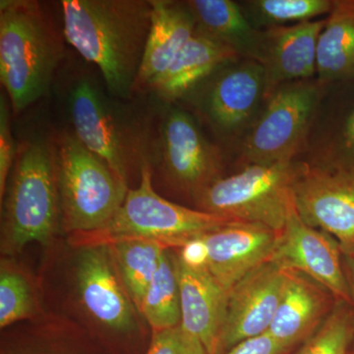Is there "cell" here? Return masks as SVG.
<instances>
[{
	"mask_svg": "<svg viewBox=\"0 0 354 354\" xmlns=\"http://www.w3.org/2000/svg\"><path fill=\"white\" fill-rule=\"evenodd\" d=\"M65 39L101 70L109 92L130 97L151 29L150 0H64Z\"/></svg>",
	"mask_w": 354,
	"mask_h": 354,
	"instance_id": "cell-1",
	"label": "cell"
},
{
	"mask_svg": "<svg viewBox=\"0 0 354 354\" xmlns=\"http://www.w3.org/2000/svg\"><path fill=\"white\" fill-rule=\"evenodd\" d=\"M64 51L62 36L39 1H0V81L14 114L50 91Z\"/></svg>",
	"mask_w": 354,
	"mask_h": 354,
	"instance_id": "cell-2",
	"label": "cell"
},
{
	"mask_svg": "<svg viewBox=\"0 0 354 354\" xmlns=\"http://www.w3.org/2000/svg\"><path fill=\"white\" fill-rule=\"evenodd\" d=\"M6 194L4 252H20L32 242L48 245L62 218L53 143L37 139L18 147Z\"/></svg>",
	"mask_w": 354,
	"mask_h": 354,
	"instance_id": "cell-3",
	"label": "cell"
},
{
	"mask_svg": "<svg viewBox=\"0 0 354 354\" xmlns=\"http://www.w3.org/2000/svg\"><path fill=\"white\" fill-rule=\"evenodd\" d=\"M53 145L65 228L80 234L104 230L124 201L127 183L75 135L64 133Z\"/></svg>",
	"mask_w": 354,
	"mask_h": 354,
	"instance_id": "cell-4",
	"label": "cell"
},
{
	"mask_svg": "<svg viewBox=\"0 0 354 354\" xmlns=\"http://www.w3.org/2000/svg\"><path fill=\"white\" fill-rule=\"evenodd\" d=\"M140 177L138 187L128 189L124 201L108 227L85 234L90 235L88 241H97L91 244L138 239L160 242L167 248H180L188 241L232 221L160 196L153 189L148 165H142Z\"/></svg>",
	"mask_w": 354,
	"mask_h": 354,
	"instance_id": "cell-5",
	"label": "cell"
},
{
	"mask_svg": "<svg viewBox=\"0 0 354 354\" xmlns=\"http://www.w3.org/2000/svg\"><path fill=\"white\" fill-rule=\"evenodd\" d=\"M295 171L297 160L246 165L209 184L197 197L198 207L228 220L260 223L279 234L295 208Z\"/></svg>",
	"mask_w": 354,
	"mask_h": 354,
	"instance_id": "cell-6",
	"label": "cell"
},
{
	"mask_svg": "<svg viewBox=\"0 0 354 354\" xmlns=\"http://www.w3.org/2000/svg\"><path fill=\"white\" fill-rule=\"evenodd\" d=\"M323 91L324 85L316 77L274 88L242 140L241 167L297 160L304 152Z\"/></svg>",
	"mask_w": 354,
	"mask_h": 354,
	"instance_id": "cell-7",
	"label": "cell"
},
{
	"mask_svg": "<svg viewBox=\"0 0 354 354\" xmlns=\"http://www.w3.org/2000/svg\"><path fill=\"white\" fill-rule=\"evenodd\" d=\"M188 94L216 135L223 141L241 143L259 118L269 92L259 62L239 57L221 65Z\"/></svg>",
	"mask_w": 354,
	"mask_h": 354,
	"instance_id": "cell-8",
	"label": "cell"
},
{
	"mask_svg": "<svg viewBox=\"0 0 354 354\" xmlns=\"http://www.w3.org/2000/svg\"><path fill=\"white\" fill-rule=\"evenodd\" d=\"M293 201L300 218L354 255V172L319 169L297 160Z\"/></svg>",
	"mask_w": 354,
	"mask_h": 354,
	"instance_id": "cell-9",
	"label": "cell"
},
{
	"mask_svg": "<svg viewBox=\"0 0 354 354\" xmlns=\"http://www.w3.org/2000/svg\"><path fill=\"white\" fill-rule=\"evenodd\" d=\"M160 152L165 174L184 192L197 197L221 178V149L209 142L195 118L180 109L165 113L160 130Z\"/></svg>",
	"mask_w": 354,
	"mask_h": 354,
	"instance_id": "cell-10",
	"label": "cell"
},
{
	"mask_svg": "<svg viewBox=\"0 0 354 354\" xmlns=\"http://www.w3.org/2000/svg\"><path fill=\"white\" fill-rule=\"evenodd\" d=\"M286 269L268 261L227 292L218 354L269 332L285 285Z\"/></svg>",
	"mask_w": 354,
	"mask_h": 354,
	"instance_id": "cell-11",
	"label": "cell"
},
{
	"mask_svg": "<svg viewBox=\"0 0 354 354\" xmlns=\"http://www.w3.org/2000/svg\"><path fill=\"white\" fill-rule=\"evenodd\" d=\"M272 262L304 272L332 293L337 300L351 304L339 242L324 230L310 227L293 209L279 234Z\"/></svg>",
	"mask_w": 354,
	"mask_h": 354,
	"instance_id": "cell-12",
	"label": "cell"
},
{
	"mask_svg": "<svg viewBox=\"0 0 354 354\" xmlns=\"http://www.w3.org/2000/svg\"><path fill=\"white\" fill-rule=\"evenodd\" d=\"M68 102L77 138L127 183L128 165L138 149L106 97L93 81L83 78L71 88Z\"/></svg>",
	"mask_w": 354,
	"mask_h": 354,
	"instance_id": "cell-13",
	"label": "cell"
},
{
	"mask_svg": "<svg viewBox=\"0 0 354 354\" xmlns=\"http://www.w3.org/2000/svg\"><path fill=\"white\" fill-rule=\"evenodd\" d=\"M76 285L84 309L97 323L116 332L133 330L135 306L108 244L83 246L77 256Z\"/></svg>",
	"mask_w": 354,
	"mask_h": 354,
	"instance_id": "cell-14",
	"label": "cell"
},
{
	"mask_svg": "<svg viewBox=\"0 0 354 354\" xmlns=\"http://www.w3.org/2000/svg\"><path fill=\"white\" fill-rule=\"evenodd\" d=\"M279 234L260 223L232 221L204 234L207 269L227 292L246 274L271 261Z\"/></svg>",
	"mask_w": 354,
	"mask_h": 354,
	"instance_id": "cell-15",
	"label": "cell"
},
{
	"mask_svg": "<svg viewBox=\"0 0 354 354\" xmlns=\"http://www.w3.org/2000/svg\"><path fill=\"white\" fill-rule=\"evenodd\" d=\"M326 19L261 30L256 62L265 72L268 92L281 84L315 78L317 48Z\"/></svg>",
	"mask_w": 354,
	"mask_h": 354,
	"instance_id": "cell-16",
	"label": "cell"
},
{
	"mask_svg": "<svg viewBox=\"0 0 354 354\" xmlns=\"http://www.w3.org/2000/svg\"><path fill=\"white\" fill-rule=\"evenodd\" d=\"M335 301L327 288L304 272L286 269L283 295L268 333L288 351L320 327Z\"/></svg>",
	"mask_w": 354,
	"mask_h": 354,
	"instance_id": "cell-17",
	"label": "cell"
},
{
	"mask_svg": "<svg viewBox=\"0 0 354 354\" xmlns=\"http://www.w3.org/2000/svg\"><path fill=\"white\" fill-rule=\"evenodd\" d=\"M180 292L183 329L201 342L208 354H218L227 292L207 268L192 269L174 257Z\"/></svg>",
	"mask_w": 354,
	"mask_h": 354,
	"instance_id": "cell-18",
	"label": "cell"
},
{
	"mask_svg": "<svg viewBox=\"0 0 354 354\" xmlns=\"http://www.w3.org/2000/svg\"><path fill=\"white\" fill-rule=\"evenodd\" d=\"M297 160L319 169L354 172V100L339 109L323 91Z\"/></svg>",
	"mask_w": 354,
	"mask_h": 354,
	"instance_id": "cell-19",
	"label": "cell"
},
{
	"mask_svg": "<svg viewBox=\"0 0 354 354\" xmlns=\"http://www.w3.org/2000/svg\"><path fill=\"white\" fill-rule=\"evenodd\" d=\"M151 29L136 91L150 88L171 66L184 46L196 32V22L185 1L150 0Z\"/></svg>",
	"mask_w": 354,
	"mask_h": 354,
	"instance_id": "cell-20",
	"label": "cell"
},
{
	"mask_svg": "<svg viewBox=\"0 0 354 354\" xmlns=\"http://www.w3.org/2000/svg\"><path fill=\"white\" fill-rule=\"evenodd\" d=\"M239 57L225 44L196 30L171 66L150 88L165 102L176 101L185 97L221 65Z\"/></svg>",
	"mask_w": 354,
	"mask_h": 354,
	"instance_id": "cell-21",
	"label": "cell"
},
{
	"mask_svg": "<svg viewBox=\"0 0 354 354\" xmlns=\"http://www.w3.org/2000/svg\"><path fill=\"white\" fill-rule=\"evenodd\" d=\"M316 78L323 85L354 81V0H334L318 41Z\"/></svg>",
	"mask_w": 354,
	"mask_h": 354,
	"instance_id": "cell-22",
	"label": "cell"
},
{
	"mask_svg": "<svg viewBox=\"0 0 354 354\" xmlns=\"http://www.w3.org/2000/svg\"><path fill=\"white\" fill-rule=\"evenodd\" d=\"M196 22V30L225 44L241 57L255 59L261 30L255 29L232 0L185 1Z\"/></svg>",
	"mask_w": 354,
	"mask_h": 354,
	"instance_id": "cell-23",
	"label": "cell"
},
{
	"mask_svg": "<svg viewBox=\"0 0 354 354\" xmlns=\"http://www.w3.org/2000/svg\"><path fill=\"white\" fill-rule=\"evenodd\" d=\"M104 244L109 246L123 286L140 313L167 247L160 242L138 239H118Z\"/></svg>",
	"mask_w": 354,
	"mask_h": 354,
	"instance_id": "cell-24",
	"label": "cell"
},
{
	"mask_svg": "<svg viewBox=\"0 0 354 354\" xmlns=\"http://www.w3.org/2000/svg\"><path fill=\"white\" fill-rule=\"evenodd\" d=\"M169 249L162 253L140 311L153 333L172 329L181 324L180 292L176 261Z\"/></svg>",
	"mask_w": 354,
	"mask_h": 354,
	"instance_id": "cell-25",
	"label": "cell"
},
{
	"mask_svg": "<svg viewBox=\"0 0 354 354\" xmlns=\"http://www.w3.org/2000/svg\"><path fill=\"white\" fill-rule=\"evenodd\" d=\"M255 29L299 24L329 15L334 0H245L239 1Z\"/></svg>",
	"mask_w": 354,
	"mask_h": 354,
	"instance_id": "cell-26",
	"label": "cell"
},
{
	"mask_svg": "<svg viewBox=\"0 0 354 354\" xmlns=\"http://www.w3.org/2000/svg\"><path fill=\"white\" fill-rule=\"evenodd\" d=\"M353 341V307L337 300L325 321L295 354H351Z\"/></svg>",
	"mask_w": 354,
	"mask_h": 354,
	"instance_id": "cell-27",
	"label": "cell"
},
{
	"mask_svg": "<svg viewBox=\"0 0 354 354\" xmlns=\"http://www.w3.org/2000/svg\"><path fill=\"white\" fill-rule=\"evenodd\" d=\"M36 311V300L22 272L2 262L0 271V327L29 318Z\"/></svg>",
	"mask_w": 354,
	"mask_h": 354,
	"instance_id": "cell-28",
	"label": "cell"
},
{
	"mask_svg": "<svg viewBox=\"0 0 354 354\" xmlns=\"http://www.w3.org/2000/svg\"><path fill=\"white\" fill-rule=\"evenodd\" d=\"M11 104L6 93L0 95V197L6 195L11 169L15 164L18 148L11 130Z\"/></svg>",
	"mask_w": 354,
	"mask_h": 354,
	"instance_id": "cell-29",
	"label": "cell"
},
{
	"mask_svg": "<svg viewBox=\"0 0 354 354\" xmlns=\"http://www.w3.org/2000/svg\"><path fill=\"white\" fill-rule=\"evenodd\" d=\"M147 354H208L196 337L188 334L180 325L172 329L153 333Z\"/></svg>",
	"mask_w": 354,
	"mask_h": 354,
	"instance_id": "cell-30",
	"label": "cell"
},
{
	"mask_svg": "<svg viewBox=\"0 0 354 354\" xmlns=\"http://www.w3.org/2000/svg\"><path fill=\"white\" fill-rule=\"evenodd\" d=\"M285 349L269 333L239 342L227 354H285Z\"/></svg>",
	"mask_w": 354,
	"mask_h": 354,
	"instance_id": "cell-31",
	"label": "cell"
},
{
	"mask_svg": "<svg viewBox=\"0 0 354 354\" xmlns=\"http://www.w3.org/2000/svg\"><path fill=\"white\" fill-rule=\"evenodd\" d=\"M177 259L192 269H204L208 264V251L204 235L184 244L179 248Z\"/></svg>",
	"mask_w": 354,
	"mask_h": 354,
	"instance_id": "cell-32",
	"label": "cell"
},
{
	"mask_svg": "<svg viewBox=\"0 0 354 354\" xmlns=\"http://www.w3.org/2000/svg\"><path fill=\"white\" fill-rule=\"evenodd\" d=\"M344 267L346 272V281L349 288V295H351V305L353 307L354 315V257L353 256L344 255Z\"/></svg>",
	"mask_w": 354,
	"mask_h": 354,
	"instance_id": "cell-33",
	"label": "cell"
},
{
	"mask_svg": "<svg viewBox=\"0 0 354 354\" xmlns=\"http://www.w3.org/2000/svg\"><path fill=\"white\" fill-rule=\"evenodd\" d=\"M351 353H353V354H354V341H353V349H351Z\"/></svg>",
	"mask_w": 354,
	"mask_h": 354,
	"instance_id": "cell-34",
	"label": "cell"
},
{
	"mask_svg": "<svg viewBox=\"0 0 354 354\" xmlns=\"http://www.w3.org/2000/svg\"><path fill=\"white\" fill-rule=\"evenodd\" d=\"M351 354H353V353H351Z\"/></svg>",
	"mask_w": 354,
	"mask_h": 354,
	"instance_id": "cell-35",
	"label": "cell"
},
{
	"mask_svg": "<svg viewBox=\"0 0 354 354\" xmlns=\"http://www.w3.org/2000/svg\"><path fill=\"white\" fill-rule=\"evenodd\" d=\"M353 257H354V255H353Z\"/></svg>",
	"mask_w": 354,
	"mask_h": 354,
	"instance_id": "cell-36",
	"label": "cell"
}]
</instances>
